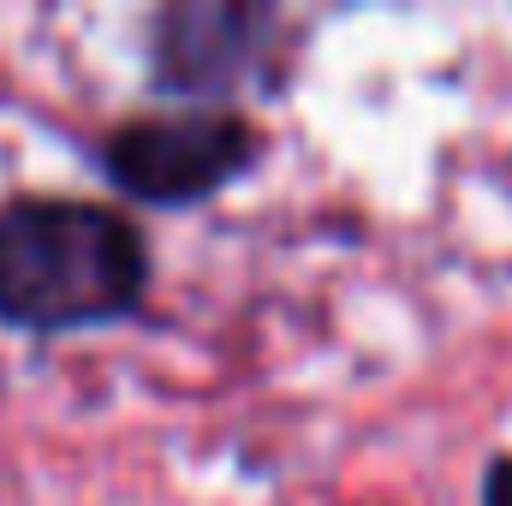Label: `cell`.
Instances as JSON below:
<instances>
[{
	"label": "cell",
	"mask_w": 512,
	"mask_h": 506,
	"mask_svg": "<svg viewBox=\"0 0 512 506\" xmlns=\"http://www.w3.org/2000/svg\"><path fill=\"white\" fill-rule=\"evenodd\" d=\"M262 155V131L239 108H179L114 126L96 143V167L114 191L155 209H191L251 173Z\"/></svg>",
	"instance_id": "2"
},
{
	"label": "cell",
	"mask_w": 512,
	"mask_h": 506,
	"mask_svg": "<svg viewBox=\"0 0 512 506\" xmlns=\"http://www.w3.org/2000/svg\"><path fill=\"white\" fill-rule=\"evenodd\" d=\"M149 298V245L120 209L84 197L0 203V322L72 334L120 322Z\"/></svg>",
	"instance_id": "1"
},
{
	"label": "cell",
	"mask_w": 512,
	"mask_h": 506,
	"mask_svg": "<svg viewBox=\"0 0 512 506\" xmlns=\"http://www.w3.org/2000/svg\"><path fill=\"white\" fill-rule=\"evenodd\" d=\"M483 506H512V453H495L483 465Z\"/></svg>",
	"instance_id": "4"
},
{
	"label": "cell",
	"mask_w": 512,
	"mask_h": 506,
	"mask_svg": "<svg viewBox=\"0 0 512 506\" xmlns=\"http://www.w3.org/2000/svg\"><path fill=\"white\" fill-rule=\"evenodd\" d=\"M280 54V12L256 0H173L149 18V84L191 108H227V96L268 84Z\"/></svg>",
	"instance_id": "3"
}]
</instances>
